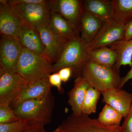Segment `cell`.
<instances>
[{"label": "cell", "instance_id": "obj_1", "mask_svg": "<svg viewBox=\"0 0 132 132\" xmlns=\"http://www.w3.org/2000/svg\"><path fill=\"white\" fill-rule=\"evenodd\" d=\"M85 79L90 86L102 92L119 88L121 78L114 67L102 65L89 59L82 66L78 76Z\"/></svg>", "mask_w": 132, "mask_h": 132}, {"label": "cell", "instance_id": "obj_2", "mask_svg": "<svg viewBox=\"0 0 132 132\" xmlns=\"http://www.w3.org/2000/svg\"><path fill=\"white\" fill-rule=\"evenodd\" d=\"M55 101L51 92L45 97L23 102L13 110L20 119H31L45 126L52 120Z\"/></svg>", "mask_w": 132, "mask_h": 132}, {"label": "cell", "instance_id": "obj_3", "mask_svg": "<svg viewBox=\"0 0 132 132\" xmlns=\"http://www.w3.org/2000/svg\"><path fill=\"white\" fill-rule=\"evenodd\" d=\"M89 52L88 44L80 36L68 41L58 60L53 64L52 73L57 72L64 68L70 67L73 72L79 75L82 66L90 59Z\"/></svg>", "mask_w": 132, "mask_h": 132}, {"label": "cell", "instance_id": "obj_4", "mask_svg": "<svg viewBox=\"0 0 132 132\" xmlns=\"http://www.w3.org/2000/svg\"><path fill=\"white\" fill-rule=\"evenodd\" d=\"M53 63L46 56L22 48L17 73L26 81L47 78L52 73Z\"/></svg>", "mask_w": 132, "mask_h": 132}, {"label": "cell", "instance_id": "obj_5", "mask_svg": "<svg viewBox=\"0 0 132 132\" xmlns=\"http://www.w3.org/2000/svg\"><path fill=\"white\" fill-rule=\"evenodd\" d=\"M48 2L41 4H17L9 7L22 25L37 31L39 28L49 24L51 11Z\"/></svg>", "mask_w": 132, "mask_h": 132}, {"label": "cell", "instance_id": "obj_6", "mask_svg": "<svg viewBox=\"0 0 132 132\" xmlns=\"http://www.w3.org/2000/svg\"><path fill=\"white\" fill-rule=\"evenodd\" d=\"M59 126L65 132H123L120 125H103L98 119L82 113L78 115L72 113Z\"/></svg>", "mask_w": 132, "mask_h": 132}, {"label": "cell", "instance_id": "obj_7", "mask_svg": "<svg viewBox=\"0 0 132 132\" xmlns=\"http://www.w3.org/2000/svg\"><path fill=\"white\" fill-rule=\"evenodd\" d=\"M125 26L113 19L103 22L94 39L88 45L89 51L99 48L109 47L117 42L123 40Z\"/></svg>", "mask_w": 132, "mask_h": 132}, {"label": "cell", "instance_id": "obj_8", "mask_svg": "<svg viewBox=\"0 0 132 132\" xmlns=\"http://www.w3.org/2000/svg\"><path fill=\"white\" fill-rule=\"evenodd\" d=\"M52 87L48 77L26 80L10 102V106L14 109L23 102L45 97L52 92Z\"/></svg>", "mask_w": 132, "mask_h": 132}, {"label": "cell", "instance_id": "obj_9", "mask_svg": "<svg viewBox=\"0 0 132 132\" xmlns=\"http://www.w3.org/2000/svg\"><path fill=\"white\" fill-rule=\"evenodd\" d=\"M22 47L17 38L2 36L0 43L1 71L17 73Z\"/></svg>", "mask_w": 132, "mask_h": 132}, {"label": "cell", "instance_id": "obj_10", "mask_svg": "<svg viewBox=\"0 0 132 132\" xmlns=\"http://www.w3.org/2000/svg\"><path fill=\"white\" fill-rule=\"evenodd\" d=\"M48 5L50 11L60 15L71 24L79 36L80 19L82 10V1H49Z\"/></svg>", "mask_w": 132, "mask_h": 132}, {"label": "cell", "instance_id": "obj_11", "mask_svg": "<svg viewBox=\"0 0 132 132\" xmlns=\"http://www.w3.org/2000/svg\"><path fill=\"white\" fill-rule=\"evenodd\" d=\"M45 48V55L53 64L58 60L67 41L62 39L50 28L49 24L37 29Z\"/></svg>", "mask_w": 132, "mask_h": 132}, {"label": "cell", "instance_id": "obj_12", "mask_svg": "<svg viewBox=\"0 0 132 132\" xmlns=\"http://www.w3.org/2000/svg\"><path fill=\"white\" fill-rule=\"evenodd\" d=\"M7 1H0V32L1 36L17 38L21 32V23L10 7Z\"/></svg>", "mask_w": 132, "mask_h": 132}, {"label": "cell", "instance_id": "obj_13", "mask_svg": "<svg viewBox=\"0 0 132 132\" xmlns=\"http://www.w3.org/2000/svg\"><path fill=\"white\" fill-rule=\"evenodd\" d=\"M26 80L17 73L1 71L0 104L10 105L19 88Z\"/></svg>", "mask_w": 132, "mask_h": 132}, {"label": "cell", "instance_id": "obj_14", "mask_svg": "<svg viewBox=\"0 0 132 132\" xmlns=\"http://www.w3.org/2000/svg\"><path fill=\"white\" fill-rule=\"evenodd\" d=\"M103 101L126 117L132 102V94L119 88H111L101 92Z\"/></svg>", "mask_w": 132, "mask_h": 132}, {"label": "cell", "instance_id": "obj_15", "mask_svg": "<svg viewBox=\"0 0 132 132\" xmlns=\"http://www.w3.org/2000/svg\"><path fill=\"white\" fill-rule=\"evenodd\" d=\"M103 21L98 17L82 9L79 23V36L88 45L92 42L101 28Z\"/></svg>", "mask_w": 132, "mask_h": 132}, {"label": "cell", "instance_id": "obj_16", "mask_svg": "<svg viewBox=\"0 0 132 132\" xmlns=\"http://www.w3.org/2000/svg\"><path fill=\"white\" fill-rule=\"evenodd\" d=\"M89 86L86 80L81 76H78L75 80L73 87L69 92L68 100L73 114L78 115L82 113V103Z\"/></svg>", "mask_w": 132, "mask_h": 132}, {"label": "cell", "instance_id": "obj_17", "mask_svg": "<svg viewBox=\"0 0 132 132\" xmlns=\"http://www.w3.org/2000/svg\"><path fill=\"white\" fill-rule=\"evenodd\" d=\"M18 39L22 48L45 55L44 46L39 33L35 29L22 25Z\"/></svg>", "mask_w": 132, "mask_h": 132}, {"label": "cell", "instance_id": "obj_18", "mask_svg": "<svg viewBox=\"0 0 132 132\" xmlns=\"http://www.w3.org/2000/svg\"><path fill=\"white\" fill-rule=\"evenodd\" d=\"M51 11L49 26L52 31L62 39L68 41L79 36L71 24L60 15Z\"/></svg>", "mask_w": 132, "mask_h": 132}, {"label": "cell", "instance_id": "obj_19", "mask_svg": "<svg viewBox=\"0 0 132 132\" xmlns=\"http://www.w3.org/2000/svg\"><path fill=\"white\" fill-rule=\"evenodd\" d=\"M82 9L102 21L113 19L111 1L84 0L82 1Z\"/></svg>", "mask_w": 132, "mask_h": 132}, {"label": "cell", "instance_id": "obj_20", "mask_svg": "<svg viewBox=\"0 0 132 132\" xmlns=\"http://www.w3.org/2000/svg\"><path fill=\"white\" fill-rule=\"evenodd\" d=\"M115 50L118 59L114 68L120 72L121 66H132V39L119 41L109 47Z\"/></svg>", "mask_w": 132, "mask_h": 132}, {"label": "cell", "instance_id": "obj_21", "mask_svg": "<svg viewBox=\"0 0 132 132\" xmlns=\"http://www.w3.org/2000/svg\"><path fill=\"white\" fill-rule=\"evenodd\" d=\"M113 19L125 25L132 19V0H111Z\"/></svg>", "mask_w": 132, "mask_h": 132}, {"label": "cell", "instance_id": "obj_22", "mask_svg": "<svg viewBox=\"0 0 132 132\" xmlns=\"http://www.w3.org/2000/svg\"><path fill=\"white\" fill-rule=\"evenodd\" d=\"M90 60L95 63L108 67H114L118 56L114 50L109 47H104L89 51Z\"/></svg>", "mask_w": 132, "mask_h": 132}, {"label": "cell", "instance_id": "obj_23", "mask_svg": "<svg viewBox=\"0 0 132 132\" xmlns=\"http://www.w3.org/2000/svg\"><path fill=\"white\" fill-rule=\"evenodd\" d=\"M123 118L119 111L106 104L99 114L98 120L101 124L106 126L120 125Z\"/></svg>", "mask_w": 132, "mask_h": 132}, {"label": "cell", "instance_id": "obj_24", "mask_svg": "<svg viewBox=\"0 0 132 132\" xmlns=\"http://www.w3.org/2000/svg\"><path fill=\"white\" fill-rule=\"evenodd\" d=\"M101 94L99 90L89 87L82 103V113L88 115L96 112L97 102Z\"/></svg>", "mask_w": 132, "mask_h": 132}, {"label": "cell", "instance_id": "obj_25", "mask_svg": "<svg viewBox=\"0 0 132 132\" xmlns=\"http://www.w3.org/2000/svg\"><path fill=\"white\" fill-rule=\"evenodd\" d=\"M36 123L31 119H21L15 122L0 124V132H22Z\"/></svg>", "mask_w": 132, "mask_h": 132}, {"label": "cell", "instance_id": "obj_26", "mask_svg": "<svg viewBox=\"0 0 132 132\" xmlns=\"http://www.w3.org/2000/svg\"><path fill=\"white\" fill-rule=\"evenodd\" d=\"M10 104H0V124H6L20 120Z\"/></svg>", "mask_w": 132, "mask_h": 132}, {"label": "cell", "instance_id": "obj_27", "mask_svg": "<svg viewBox=\"0 0 132 132\" xmlns=\"http://www.w3.org/2000/svg\"><path fill=\"white\" fill-rule=\"evenodd\" d=\"M48 81L52 86H54L57 88L60 94H62L64 93V89L62 86V81L60 77L58 72L54 73L48 75Z\"/></svg>", "mask_w": 132, "mask_h": 132}, {"label": "cell", "instance_id": "obj_28", "mask_svg": "<svg viewBox=\"0 0 132 132\" xmlns=\"http://www.w3.org/2000/svg\"><path fill=\"white\" fill-rule=\"evenodd\" d=\"M121 127L123 132H132V102L128 114L125 118Z\"/></svg>", "mask_w": 132, "mask_h": 132}, {"label": "cell", "instance_id": "obj_29", "mask_svg": "<svg viewBox=\"0 0 132 132\" xmlns=\"http://www.w3.org/2000/svg\"><path fill=\"white\" fill-rule=\"evenodd\" d=\"M48 1L44 0H12L7 1V4L9 6L17 4H41L47 3Z\"/></svg>", "mask_w": 132, "mask_h": 132}, {"label": "cell", "instance_id": "obj_30", "mask_svg": "<svg viewBox=\"0 0 132 132\" xmlns=\"http://www.w3.org/2000/svg\"><path fill=\"white\" fill-rule=\"evenodd\" d=\"M57 72L59 73L62 81L67 82L71 78L73 73V70L70 67H66L61 69Z\"/></svg>", "mask_w": 132, "mask_h": 132}, {"label": "cell", "instance_id": "obj_31", "mask_svg": "<svg viewBox=\"0 0 132 132\" xmlns=\"http://www.w3.org/2000/svg\"><path fill=\"white\" fill-rule=\"evenodd\" d=\"M22 132H47L45 126L39 123H35L29 126Z\"/></svg>", "mask_w": 132, "mask_h": 132}, {"label": "cell", "instance_id": "obj_32", "mask_svg": "<svg viewBox=\"0 0 132 132\" xmlns=\"http://www.w3.org/2000/svg\"><path fill=\"white\" fill-rule=\"evenodd\" d=\"M132 39V19L125 24V35L123 40L127 41Z\"/></svg>", "mask_w": 132, "mask_h": 132}, {"label": "cell", "instance_id": "obj_33", "mask_svg": "<svg viewBox=\"0 0 132 132\" xmlns=\"http://www.w3.org/2000/svg\"><path fill=\"white\" fill-rule=\"evenodd\" d=\"M131 79H132V66L131 67L130 71L128 72L126 75L123 78H121V81L119 88L121 89L126 83Z\"/></svg>", "mask_w": 132, "mask_h": 132}, {"label": "cell", "instance_id": "obj_34", "mask_svg": "<svg viewBox=\"0 0 132 132\" xmlns=\"http://www.w3.org/2000/svg\"><path fill=\"white\" fill-rule=\"evenodd\" d=\"M54 132H65L64 130H62L61 127L59 126L54 131Z\"/></svg>", "mask_w": 132, "mask_h": 132}, {"label": "cell", "instance_id": "obj_35", "mask_svg": "<svg viewBox=\"0 0 132 132\" xmlns=\"http://www.w3.org/2000/svg\"><path fill=\"white\" fill-rule=\"evenodd\" d=\"M51 132H54V131H53Z\"/></svg>", "mask_w": 132, "mask_h": 132}]
</instances>
